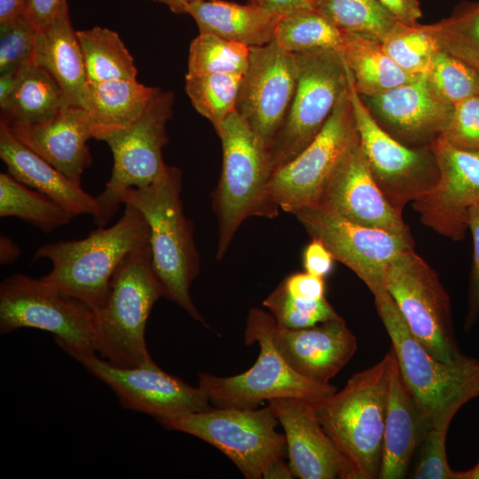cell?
Listing matches in <instances>:
<instances>
[{"mask_svg": "<svg viewBox=\"0 0 479 479\" xmlns=\"http://www.w3.org/2000/svg\"><path fill=\"white\" fill-rule=\"evenodd\" d=\"M166 428L200 438L225 454L247 479L294 478L284 460L287 442L268 404L216 408L159 421Z\"/></svg>", "mask_w": 479, "mask_h": 479, "instance_id": "6", "label": "cell"}, {"mask_svg": "<svg viewBox=\"0 0 479 479\" xmlns=\"http://www.w3.org/2000/svg\"><path fill=\"white\" fill-rule=\"evenodd\" d=\"M150 228L144 215L125 205L119 221L91 232L86 238L58 241L39 247L34 260L46 258L52 266L44 281L79 298L95 311L105 303L112 277L132 250L149 244Z\"/></svg>", "mask_w": 479, "mask_h": 479, "instance_id": "3", "label": "cell"}, {"mask_svg": "<svg viewBox=\"0 0 479 479\" xmlns=\"http://www.w3.org/2000/svg\"><path fill=\"white\" fill-rule=\"evenodd\" d=\"M30 327L53 334L63 349L94 350L96 311L79 298L21 273L0 285V333Z\"/></svg>", "mask_w": 479, "mask_h": 479, "instance_id": "10", "label": "cell"}, {"mask_svg": "<svg viewBox=\"0 0 479 479\" xmlns=\"http://www.w3.org/2000/svg\"><path fill=\"white\" fill-rule=\"evenodd\" d=\"M167 5L175 13H185V6L198 0H153Z\"/></svg>", "mask_w": 479, "mask_h": 479, "instance_id": "53", "label": "cell"}, {"mask_svg": "<svg viewBox=\"0 0 479 479\" xmlns=\"http://www.w3.org/2000/svg\"><path fill=\"white\" fill-rule=\"evenodd\" d=\"M428 27L440 49L459 59L479 75V4Z\"/></svg>", "mask_w": 479, "mask_h": 479, "instance_id": "38", "label": "cell"}, {"mask_svg": "<svg viewBox=\"0 0 479 479\" xmlns=\"http://www.w3.org/2000/svg\"><path fill=\"white\" fill-rule=\"evenodd\" d=\"M368 99L395 138L412 143L431 145L446 130L453 110L427 75Z\"/></svg>", "mask_w": 479, "mask_h": 479, "instance_id": "22", "label": "cell"}, {"mask_svg": "<svg viewBox=\"0 0 479 479\" xmlns=\"http://www.w3.org/2000/svg\"><path fill=\"white\" fill-rule=\"evenodd\" d=\"M0 157L8 173L23 185L51 198L73 216L97 213L96 198L20 142L0 122Z\"/></svg>", "mask_w": 479, "mask_h": 479, "instance_id": "25", "label": "cell"}, {"mask_svg": "<svg viewBox=\"0 0 479 479\" xmlns=\"http://www.w3.org/2000/svg\"><path fill=\"white\" fill-rule=\"evenodd\" d=\"M182 171L169 166L165 173L144 188H130L122 203L137 208L150 228L152 266L163 296L177 303L194 320L206 325L193 303L190 287L200 270L193 225L184 213L181 200Z\"/></svg>", "mask_w": 479, "mask_h": 479, "instance_id": "1", "label": "cell"}, {"mask_svg": "<svg viewBox=\"0 0 479 479\" xmlns=\"http://www.w3.org/2000/svg\"><path fill=\"white\" fill-rule=\"evenodd\" d=\"M430 423L403 380L396 362L390 381L379 479L406 477Z\"/></svg>", "mask_w": 479, "mask_h": 479, "instance_id": "24", "label": "cell"}, {"mask_svg": "<svg viewBox=\"0 0 479 479\" xmlns=\"http://www.w3.org/2000/svg\"><path fill=\"white\" fill-rule=\"evenodd\" d=\"M315 10L344 34L381 43L399 24L377 0H318Z\"/></svg>", "mask_w": 479, "mask_h": 479, "instance_id": "33", "label": "cell"}, {"mask_svg": "<svg viewBox=\"0 0 479 479\" xmlns=\"http://www.w3.org/2000/svg\"><path fill=\"white\" fill-rule=\"evenodd\" d=\"M393 348L376 364L351 375L340 391L314 403L326 433L351 465L356 479L380 473Z\"/></svg>", "mask_w": 479, "mask_h": 479, "instance_id": "2", "label": "cell"}, {"mask_svg": "<svg viewBox=\"0 0 479 479\" xmlns=\"http://www.w3.org/2000/svg\"><path fill=\"white\" fill-rule=\"evenodd\" d=\"M430 147L438 178L412 207L425 226L452 240H462L468 230L469 210L479 203V153L459 149L440 137Z\"/></svg>", "mask_w": 479, "mask_h": 479, "instance_id": "18", "label": "cell"}, {"mask_svg": "<svg viewBox=\"0 0 479 479\" xmlns=\"http://www.w3.org/2000/svg\"><path fill=\"white\" fill-rule=\"evenodd\" d=\"M249 59V47L212 34L200 33L190 44L186 75H245Z\"/></svg>", "mask_w": 479, "mask_h": 479, "instance_id": "36", "label": "cell"}, {"mask_svg": "<svg viewBox=\"0 0 479 479\" xmlns=\"http://www.w3.org/2000/svg\"><path fill=\"white\" fill-rule=\"evenodd\" d=\"M358 140L347 88L310 144L271 174L269 190L275 204L293 215L316 207L333 170Z\"/></svg>", "mask_w": 479, "mask_h": 479, "instance_id": "14", "label": "cell"}, {"mask_svg": "<svg viewBox=\"0 0 479 479\" xmlns=\"http://www.w3.org/2000/svg\"><path fill=\"white\" fill-rule=\"evenodd\" d=\"M33 61L45 69L59 86L63 108L83 107L88 81L76 31L73 30L69 20L67 5L48 27L36 32Z\"/></svg>", "mask_w": 479, "mask_h": 479, "instance_id": "26", "label": "cell"}, {"mask_svg": "<svg viewBox=\"0 0 479 479\" xmlns=\"http://www.w3.org/2000/svg\"><path fill=\"white\" fill-rule=\"evenodd\" d=\"M439 137L459 149L479 153V96L453 106L450 122Z\"/></svg>", "mask_w": 479, "mask_h": 479, "instance_id": "43", "label": "cell"}, {"mask_svg": "<svg viewBox=\"0 0 479 479\" xmlns=\"http://www.w3.org/2000/svg\"><path fill=\"white\" fill-rule=\"evenodd\" d=\"M386 53L412 76L428 75L440 51L428 25L398 24L381 42Z\"/></svg>", "mask_w": 479, "mask_h": 479, "instance_id": "37", "label": "cell"}, {"mask_svg": "<svg viewBox=\"0 0 479 479\" xmlns=\"http://www.w3.org/2000/svg\"><path fill=\"white\" fill-rule=\"evenodd\" d=\"M174 95L158 88L144 112L132 122L102 140L109 145L114 166L105 189L96 198L98 227H104L118 211L121 195L130 188H144L166 171L162 148L169 142L166 123L172 114Z\"/></svg>", "mask_w": 479, "mask_h": 479, "instance_id": "9", "label": "cell"}, {"mask_svg": "<svg viewBox=\"0 0 479 479\" xmlns=\"http://www.w3.org/2000/svg\"><path fill=\"white\" fill-rule=\"evenodd\" d=\"M36 32L25 13L0 22V75L34 62Z\"/></svg>", "mask_w": 479, "mask_h": 479, "instance_id": "42", "label": "cell"}, {"mask_svg": "<svg viewBox=\"0 0 479 479\" xmlns=\"http://www.w3.org/2000/svg\"><path fill=\"white\" fill-rule=\"evenodd\" d=\"M185 13L195 20L200 33L244 44L262 46L274 40L281 16L248 3L224 0H198L185 6Z\"/></svg>", "mask_w": 479, "mask_h": 479, "instance_id": "27", "label": "cell"}, {"mask_svg": "<svg viewBox=\"0 0 479 479\" xmlns=\"http://www.w3.org/2000/svg\"><path fill=\"white\" fill-rule=\"evenodd\" d=\"M67 5V0H27L25 14L39 31L48 27Z\"/></svg>", "mask_w": 479, "mask_h": 479, "instance_id": "47", "label": "cell"}, {"mask_svg": "<svg viewBox=\"0 0 479 479\" xmlns=\"http://www.w3.org/2000/svg\"><path fill=\"white\" fill-rule=\"evenodd\" d=\"M458 479H479V461L467 470L459 471Z\"/></svg>", "mask_w": 479, "mask_h": 479, "instance_id": "54", "label": "cell"}, {"mask_svg": "<svg viewBox=\"0 0 479 479\" xmlns=\"http://www.w3.org/2000/svg\"><path fill=\"white\" fill-rule=\"evenodd\" d=\"M1 106V120L9 129L43 123L63 108L61 90L51 75L34 62L20 70L17 82Z\"/></svg>", "mask_w": 479, "mask_h": 479, "instance_id": "29", "label": "cell"}, {"mask_svg": "<svg viewBox=\"0 0 479 479\" xmlns=\"http://www.w3.org/2000/svg\"><path fill=\"white\" fill-rule=\"evenodd\" d=\"M316 207L360 225L412 237L402 212L378 186L359 140L333 170Z\"/></svg>", "mask_w": 479, "mask_h": 479, "instance_id": "19", "label": "cell"}, {"mask_svg": "<svg viewBox=\"0 0 479 479\" xmlns=\"http://www.w3.org/2000/svg\"><path fill=\"white\" fill-rule=\"evenodd\" d=\"M386 289L412 334L437 359L453 362L461 352L451 301L438 274L413 248L388 266Z\"/></svg>", "mask_w": 479, "mask_h": 479, "instance_id": "12", "label": "cell"}, {"mask_svg": "<svg viewBox=\"0 0 479 479\" xmlns=\"http://www.w3.org/2000/svg\"><path fill=\"white\" fill-rule=\"evenodd\" d=\"M20 255V247L10 238L1 234L0 236V263L9 264L14 263Z\"/></svg>", "mask_w": 479, "mask_h": 479, "instance_id": "51", "label": "cell"}, {"mask_svg": "<svg viewBox=\"0 0 479 479\" xmlns=\"http://www.w3.org/2000/svg\"><path fill=\"white\" fill-rule=\"evenodd\" d=\"M468 230L473 241V260L469 274L467 312L464 330L468 332L479 318V203L474 205L468 215Z\"/></svg>", "mask_w": 479, "mask_h": 479, "instance_id": "44", "label": "cell"}, {"mask_svg": "<svg viewBox=\"0 0 479 479\" xmlns=\"http://www.w3.org/2000/svg\"><path fill=\"white\" fill-rule=\"evenodd\" d=\"M374 303L401 376L430 427L479 397L478 359L466 355L451 363L437 359L412 334L388 291L374 296Z\"/></svg>", "mask_w": 479, "mask_h": 479, "instance_id": "7", "label": "cell"}, {"mask_svg": "<svg viewBox=\"0 0 479 479\" xmlns=\"http://www.w3.org/2000/svg\"><path fill=\"white\" fill-rule=\"evenodd\" d=\"M344 33L317 10L282 17L277 24L274 40L291 53L318 50L340 51Z\"/></svg>", "mask_w": 479, "mask_h": 479, "instance_id": "34", "label": "cell"}, {"mask_svg": "<svg viewBox=\"0 0 479 479\" xmlns=\"http://www.w3.org/2000/svg\"><path fill=\"white\" fill-rule=\"evenodd\" d=\"M263 304L270 310L277 326L290 329L310 327L341 317L326 296L317 300L294 298L280 283Z\"/></svg>", "mask_w": 479, "mask_h": 479, "instance_id": "39", "label": "cell"}, {"mask_svg": "<svg viewBox=\"0 0 479 479\" xmlns=\"http://www.w3.org/2000/svg\"><path fill=\"white\" fill-rule=\"evenodd\" d=\"M272 340L296 373L320 383H329L357 349V338L342 317L301 329L276 324Z\"/></svg>", "mask_w": 479, "mask_h": 479, "instance_id": "21", "label": "cell"}, {"mask_svg": "<svg viewBox=\"0 0 479 479\" xmlns=\"http://www.w3.org/2000/svg\"><path fill=\"white\" fill-rule=\"evenodd\" d=\"M438 94L452 106L479 96V75L467 64L440 49L428 74Z\"/></svg>", "mask_w": 479, "mask_h": 479, "instance_id": "40", "label": "cell"}, {"mask_svg": "<svg viewBox=\"0 0 479 479\" xmlns=\"http://www.w3.org/2000/svg\"><path fill=\"white\" fill-rule=\"evenodd\" d=\"M455 414L448 413L432 424L418 450L414 479H458L459 471L452 469L446 454V437Z\"/></svg>", "mask_w": 479, "mask_h": 479, "instance_id": "41", "label": "cell"}, {"mask_svg": "<svg viewBox=\"0 0 479 479\" xmlns=\"http://www.w3.org/2000/svg\"><path fill=\"white\" fill-rule=\"evenodd\" d=\"M400 24L414 26L421 18L419 0H377Z\"/></svg>", "mask_w": 479, "mask_h": 479, "instance_id": "48", "label": "cell"}, {"mask_svg": "<svg viewBox=\"0 0 479 479\" xmlns=\"http://www.w3.org/2000/svg\"><path fill=\"white\" fill-rule=\"evenodd\" d=\"M280 284L294 298L317 300L325 297V279L306 271L291 274Z\"/></svg>", "mask_w": 479, "mask_h": 479, "instance_id": "45", "label": "cell"}, {"mask_svg": "<svg viewBox=\"0 0 479 479\" xmlns=\"http://www.w3.org/2000/svg\"><path fill=\"white\" fill-rule=\"evenodd\" d=\"M20 69L2 74L0 75V106L5 102L12 91Z\"/></svg>", "mask_w": 479, "mask_h": 479, "instance_id": "52", "label": "cell"}, {"mask_svg": "<svg viewBox=\"0 0 479 479\" xmlns=\"http://www.w3.org/2000/svg\"><path fill=\"white\" fill-rule=\"evenodd\" d=\"M334 258L325 244L311 238L303 251L302 263L306 272L321 278L326 277L333 269Z\"/></svg>", "mask_w": 479, "mask_h": 479, "instance_id": "46", "label": "cell"}, {"mask_svg": "<svg viewBox=\"0 0 479 479\" xmlns=\"http://www.w3.org/2000/svg\"><path fill=\"white\" fill-rule=\"evenodd\" d=\"M297 84L294 53L275 40L251 47L236 112L268 150L284 123Z\"/></svg>", "mask_w": 479, "mask_h": 479, "instance_id": "17", "label": "cell"}, {"mask_svg": "<svg viewBox=\"0 0 479 479\" xmlns=\"http://www.w3.org/2000/svg\"><path fill=\"white\" fill-rule=\"evenodd\" d=\"M318 0H249L248 3L261 6L281 17L315 9Z\"/></svg>", "mask_w": 479, "mask_h": 479, "instance_id": "49", "label": "cell"}, {"mask_svg": "<svg viewBox=\"0 0 479 479\" xmlns=\"http://www.w3.org/2000/svg\"><path fill=\"white\" fill-rule=\"evenodd\" d=\"M275 326L271 313L251 309L246 320L244 341L247 345L257 342L260 347L253 366L233 376L199 373L198 386L212 406L255 409L265 401L279 397H298L317 403L337 390L330 383L303 377L286 362L272 340Z\"/></svg>", "mask_w": 479, "mask_h": 479, "instance_id": "8", "label": "cell"}, {"mask_svg": "<svg viewBox=\"0 0 479 479\" xmlns=\"http://www.w3.org/2000/svg\"><path fill=\"white\" fill-rule=\"evenodd\" d=\"M243 76L240 74L185 75V90L193 107L212 123L216 131L236 111Z\"/></svg>", "mask_w": 479, "mask_h": 479, "instance_id": "35", "label": "cell"}, {"mask_svg": "<svg viewBox=\"0 0 479 479\" xmlns=\"http://www.w3.org/2000/svg\"><path fill=\"white\" fill-rule=\"evenodd\" d=\"M284 429L288 466L301 479H356L355 472L324 430L314 403L298 397L268 402Z\"/></svg>", "mask_w": 479, "mask_h": 479, "instance_id": "20", "label": "cell"}, {"mask_svg": "<svg viewBox=\"0 0 479 479\" xmlns=\"http://www.w3.org/2000/svg\"><path fill=\"white\" fill-rule=\"evenodd\" d=\"M297 84L284 123L267 150L271 174L294 159L320 132L348 88V68L338 50L294 53Z\"/></svg>", "mask_w": 479, "mask_h": 479, "instance_id": "11", "label": "cell"}, {"mask_svg": "<svg viewBox=\"0 0 479 479\" xmlns=\"http://www.w3.org/2000/svg\"><path fill=\"white\" fill-rule=\"evenodd\" d=\"M162 296L150 245L130 251L116 268L107 298L96 311V352L121 368L155 365L147 349L145 328L154 303Z\"/></svg>", "mask_w": 479, "mask_h": 479, "instance_id": "4", "label": "cell"}, {"mask_svg": "<svg viewBox=\"0 0 479 479\" xmlns=\"http://www.w3.org/2000/svg\"><path fill=\"white\" fill-rule=\"evenodd\" d=\"M356 90L366 98L377 96L416 79L384 51L381 43L359 34H344L340 50ZM419 77V76H418Z\"/></svg>", "mask_w": 479, "mask_h": 479, "instance_id": "30", "label": "cell"}, {"mask_svg": "<svg viewBox=\"0 0 479 479\" xmlns=\"http://www.w3.org/2000/svg\"><path fill=\"white\" fill-rule=\"evenodd\" d=\"M311 238L321 240L335 261L350 269L373 297L386 289L390 262L413 248L412 237L352 223L339 216L311 207L294 214Z\"/></svg>", "mask_w": 479, "mask_h": 479, "instance_id": "16", "label": "cell"}, {"mask_svg": "<svg viewBox=\"0 0 479 479\" xmlns=\"http://www.w3.org/2000/svg\"><path fill=\"white\" fill-rule=\"evenodd\" d=\"M349 95L359 144L372 174L389 203L402 212L436 183L438 168L430 145L411 148L374 119L355 88L348 68Z\"/></svg>", "mask_w": 479, "mask_h": 479, "instance_id": "13", "label": "cell"}, {"mask_svg": "<svg viewBox=\"0 0 479 479\" xmlns=\"http://www.w3.org/2000/svg\"><path fill=\"white\" fill-rule=\"evenodd\" d=\"M0 216H15L50 233L74 217L43 193L30 189L9 173L0 174Z\"/></svg>", "mask_w": 479, "mask_h": 479, "instance_id": "32", "label": "cell"}, {"mask_svg": "<svg viewBox=\"0 0 479 479\" xmlns=\"http://www.w3.org/2000/svg\"><path fill=\"white\" fill-rule=\"evenodd\" d=\"M157 90L137 80L87 82L83 107L90 120L92 137L102 140L132 122L144 112Z\"/></svg>", "mask_w": 479, "mask_h": 479, "instance_id": "28", "label": "cell"}, {"mask_svg": "<svg viewBox=\"0 0 479 479\" xmlns=\"http://www.w3.org/2000/svg\"><path fill=\"white\" fill-rule=\"evenodd\" d=\"M76 36L88 82L137 80L133 57L116 32L94 27L76 31Z\"/></svg>", "mask_w": 479, "mask_h": 479, "instance_id": "31", "label": "cell"}, {"mask_svg": "<svg viewBox=\"0 0 479 479\" xmlns=\"http://www.w3.org/2000/svg\"><path fill=\"white\" fill-rule=\"evenodd\" d=\"M9 130L71 181L82 185V175L92 161L87 145L92 131L86 109L81 106L62 108L43 123Z\"/></svg>", "mask_w": 479, "mask_h": 479, "instance_id": "23", "label": "cell"}, {"mask_svg": "<svg viewBox=\"0 0 479 479\" xmlns=\"http://www.w3.org/2000/svg\"><path fill=\"white\" fill-rule=\"evenodd\" d=\"M223 161L212 194L218 222L216 258L220 260L241 224L250 216L273 218L279 208L269 190L271 170L267 149L235 111L216 130Z\"/></svg>", "mask_w": 479, "mask_h": 479, "instance_id": "5", "label": "cell"}, {"mask_svg": "<svg viewBox=\"0 0 479 479\" xmlns=\"http://www.w3.org/2000/svg\"><path fill=\"white\" fill-rule=\"evenodd\" d=\"M93 376L107 385L124 409L148 414L158 421L213 408L206 393L156 364L137 368L117 367L94 350L63 349Z\"/></svg>", "mask_w": 479, "mask_h": 479, "instance_id": "15", "label": "cell"}, {"mask_svg": "<svg viewBox=\"0 0 479 479\" xmlns=\"http://www.w3.org/2000/svg\"><path fill=\"white\" fill-rule=\"evenodd\" d=\"M27 0H0V22L26 12Z\"/></svg>", "mask_w": 479, "mask_h": 479, "instance_id": "50", "label": "cell"}]
</instances>
